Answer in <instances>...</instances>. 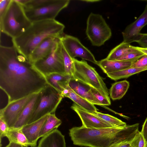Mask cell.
Masks as SVG:
<instances>
[{"instance_id":"1","label":"cell","mask_w":147,"mask_h":147,"mask_svg":"<svg viewBox=\"0 0 147 147\" xmlns=\"http://www.w3.org/2000/svg\"><path fill=\"white\" fill-rule=\"evenodd\" d=\"M13 46H0V88L8 103L37 93L48 85L45 77Z\"/></svg>"},{"instance_id":"2","label":"cell","mask_w":147,"mask_h":147,"mask_svg":"<svg viewBox=\"0 0 147 147\" xmlns=\"http://www.w3.org/2000/svg\"><path fill=\"white\" fill-rule=\"evenodd\" d=\"M139 123L121 127L88 128L83 125L69 129V134L75 145L89 147H113L129 142L139 131Z\"/></svg>"},{"instance_id":"3","label":"cell","mask_w":147,"mask_h":147,"mask_svg":"<svg viewBox=\"0 0 147 147\" xmlns=\"http://www.w3.org/2000/svg\"><path fill=\"white\" fill-rule=\"evenodd\" d=\"M65 27L64 24L55 19L32 22L24 32L12 39L13 46L28 60L32 52L43 40L49 36L60 38Z\"/></svg>"},{"instance_id":"4","label":"cell","mask_w":147,"mask_h":147,"mask_svg":"<svg viewBox=\"0 0 147 147\" xmlns=\"http://www.w3.org/2000/svg\"><path fill=\"white\" fill-rule=\"evenodd\" d=\"M32 24L23 6L16 0H11L5 11L0 17L1 32L12 39L24 32Z\"/></svg>"},{"instance_id":"5","label":"cell","mask_w":147,"mask_h":147,"mask_svg":"<svg viewBox=\"0 0 147 147\" xmlns=\"http://www.w3.org/2000/svg\"><path fill=\"white\" fill-rule=\"evenodd\" d=\"M69 2V0H28L23 7L26 16L32 23L55 20Z\"/></svg>"},{"instance_id":"6","label":"cell","mask_w":147,"mask_h":147,"mask_svg":"<svg viewBox=\"0 0 147 147\" xmlns=\"http://www.w3.org/2000/svg\"><path fill=\"white\" fill-rule=\"evenodd\" d=\"M74 69L72 77L98 90L109 99V90L101 77L95 69L84 60L73 59Z\"/></svg>"},{"instance_id":"7","label":"cell","mask_w":147,"mask_h":147,"mask_svg":"<svg viewBox=\"0 0 147 147\" xmlns=\"http://www.w3.org/2000/svg\"><path fill=\"white\" fill-rule=\"evenodd\" d=\"M62 45L59 38H57L50 53L32 64L34 67L45 77L54 73L66 74Z\"/></svg>"},{"instance_id":"8","label":"cell","mask_w":147,"mask_h":147,"mask_svg":"<svg viewBox=\"0 0 147 147\" xmlns=\"http://www.w3.org/2000/svg\"><path fill=\"white\" fill-rule=\"evenodd\" d=\"M39 102L28 124L36 121L48 114L55 113L63 98L61 94L48 84L40 91Z\"/></svg>"},{"instance_id":"9","label":"cell","mask_w":147,"mask_h":147,"mask_svg":"<svg viewBox=\"0 0 147 147\" xmlns=\"http://www.w3.org/2000/svg\"><path fill=\"white\" fill-rule=\"evenodd\" d=\"M86 33L92 45L97 47L104 45L112 36L111 30L102 16L92 13L87 20Z\"/></svg>"},{"instance_id":"10","label":"cell","mask_w":147,"mask_h":147,"mask_svg":"<svg viewBox=\"0 0 147 147\" xmlns=\"http://www.w3.org/2000/svg\"><path fill=\"white\" fill-rule=\"evenodd\" d=\"M59 39L64 48L72 59L78 57L98 65V61L92 53L83 45L77 38L67 34H63Z\"/></svg>"},{"instance_id":"11","label":"cell","mask_w":147,"mask_h":147,"mask_svg":"<svg viewBox=\"0 0 147 147\" xmlns=\"http://www.w3.org/2000/svg\"><path fill=\"white\" fill-rule=\"evenodd\" d=\"M35 94L7 103L1 109L0 118L6 123L9 128L13 126L25 106Z\"/></svg>"},{"instance_id":"12","label":"cell","mask_w":147,"mask_h":147,"mask_svg":"<svg viewBox=\"0 0 147 147\" xmlns=\"http://www.w3.org/2000/svg\"><path fill=\"white\" fill-rule=\"evenodd\" d=\"M147 24V4L143 12L134 22L128 25L122 32L124 42L130 44L139 39L142 28Z\"/></svg>"},{"instance_id":"13","label":"cell","mask_w":147,"mask_h":147,"mask_svg":"<svg viewBox=\"0 0 147 147\" xmlns=\"http://www.w3.org/2000/svg\"><path fill=\"white\" fill-rule=\"evenodd\" d=\"M71 108L80 117L82 122V125L86 128H102L114 127L92 114L75 103L72 104Z\"/></svg>"},{"instance_id":"14","label":"cell","mask_w":147,"mask_h":147,"mask_svg":"<svg viewBox=\"0 0 147 147\" xmlns=\"http://www.w3.org/2000/svg\"><path fill=\"white\" fill-rule=\"evenodd\" d=\"M49 114L37 120L27 124L21 128L22 131L26 138L31 147H36L37 140L41 128Z\"/></svg>"},{"instance_id":"15","label":"cell","mask_w":147,"mask_h":147,"mask_svg":"<svg viewBox=\"0 0 147 147\" xmlns=\"http://www.w3.org/2000/svg\"><path fill=\"white\" fill-rule=\"evenodd\" d=\"M57 38H59L54 36L46 38L34 49L28 60L33 64L47 56L51 51L54 43Z\"/></svg>"},{"instance_id":"16","label":"cell","mask_w":147,"mask_h":147,"mask_svg":"<svg viewBox=\"0 0 147 147\" xmlns=\"http://www.w3.org/2000/svg\"><path fill=\"white\" fill-rule=\"evenodd\" d=\"M40 91L35 93L27 103L12 127L20 128L28 123L39 101Z\"/></svg>"},{"instance_id":"17","label":"cell","mask_w":147,"mask_h":147,"mask_svg":"<svg viewBox=\"0 0 147 147\" xmlns=\"http://www.w3.org/2000/svg\"><path fill=\"white\" fill-rule=\"evenodd\" d=\"M69 85L76 94L94 105H100L98 102L92 95L91 87L72 77Z\"/></svg>"},{"instance_id":"18","label":"cell","mask_w":147,"mask_h":147,"mask_svg":"<svg viewBox=\"0 0 147 147\" xmlns=\"http://www.w3.org/2000/svg\"><path fill=\"white\" fill-rule=\"evenodd\" d=\"M37 147H66L65 137L57 129L43 137Z\"/></svg>"},{"instance_id":"19","label":"cell","mask_w":147,"mask_h":147,"mask_svg":"<svg viewBox=\"0 0 147 147\" xmlns=\"http://www.w3.org/2000/svg\"><path fill=\"white\" fill-rule=\"evenodd\" d=\"M62 97L68 98L75 103L89 112L98 111V109L94 105L76 94L69 86V85L61 92Z\"/></svg>"},{"instance_id":"20","label":"cell","mask_w":147,"mask_h":147,"mask_svg":"<svg viewBox=\"0 0 147 147\" xmlns=\"http://www.w3.org/2000/svg\"><path fill=\"white\" fill-rule=\"evenodd\" d=\"M134 62L109 60L105 58L98 61L97 65L107 74L130 67Z\"/></svg>"},{"instance_id":"21","label":"cell","mask_w":147,"mask_h":147,"mask_svg":"<svg viewBox=\"0 0 147 147\" xmlns=\"http://www.w3.org/2000/svg\"><path fill=\"white\" fill-rule=\"evenodd\" d=\"M72 77L66 74L54 73L46 76L45 78L48 84L61 94L69 85Z\"/></svg>"},{"instance_id":"22","label":"cell","mask_w":147,"mask_h":147,"mask_svg":"<svg viewBox=\"0 0 147 147\" xmlns=\"http://www.w3.org/2000/svg\"><path fill=\"white\" fill-rule=\"evenodd\" d=\"M138 51L134 46L123 41L110 51L106 59L109 60H116L129 53Z\"/></svg>"},{"instance_id":"23","label":"cell","mask_w":147,"mask_h":147,"mask_svg":"<svg viewBox=\"0 0 147 147\" xmlns=\"http://www.w3.org/2000/svg\"><path fill=\"white\" fill-rule=\"evenodd\" d=\"M129 86V82L126 80L115 82L110 88V97L113 100L121 99L125 94Z\"/></svg>"},{"instance_id":"24","label":"cell","mask_w":147,"mask_h":147,"mask_svg":"<svg viewBox=\"0 0 147 147\" xmlns=\"http://www.w3.org/2000/svg\"><path fill=\"white\" fill-rule=\"evenodd\" d=\"M22 128H9L5 136L9 142H14L23 145L24 147L31 146L24 134L22 130Z\"/></svg>"},{"instance_id":"25","label":"cell","mask_w":147,"mask_h":147,"mask_svg":"<svg viewBox=\"0 0 147 147\" xmlns=\"http://www.w3.org/2000/svg\"><path fill=\"white\" fill-rule=\"evenodd\" d=\"M147 70V67L141 68L129 67L120 71L107 74V76L112 80L117 81L126 78L134 74Z\"/></svg>"},{"instance_id":"26","label":"cell","mask_w":147,"mask_h":147,"mask_svg":"<svg viewBox=\"0 0 147 147\" xmlns=\"http://www.w3.org/2000/svg\"><path fill=\"white\" fill-rule=\"evenodd\" d=\"M61 123V121L56 117L55 113L49 114L41 128L39 138L45 136L54 129H57Z\"/></svg>"},{"instance_id":"27","label":"cell","mask_w":147,"mask_h":147,"mask_svg":"<svg viewBox=\"0 0 147 147\" xmlns=\"http://www.w3.org/2000/svg\"><path fill=\"white\" fill-rule=\"evenodd\" d=\"M89 112L114 127H123L127 125L125 122L108 114L102 113L98 111Z\"/></svg>"},{"instance_id":"28","label":"cell","mask_w":147,"mask_h":147,"mask_svg":"<svg viewBox=\"0 0 147 147\" xmlns=\"http://www.w3.org/2000/svg\"><path fill=\"white\" fill-rule=\"evenodd\" d=\"M62 50L65 73L66 74L72 76L74 69L73 59L69 56L62 44Z\"/></svg>"},{"instance_id":"29","label":"cell","mask_w":147,"mask_h":147,"mask_svg":"<svg viewBox=\"0 0 147 147\" xmlns=\"http://www.w3.org/2000/svg\"><path fill=\"white\" fill-rule=\"evenodd\" d=\"M90 89L92 95L98 100L100 105H110L111 102L110 99L104 96L95 88L91 87Z\"/></svg>"},{"instance_id":"30","label":"cell","mask_w":147,"mask_h":147,"mask_svg":"<svg viewBox=\"0 0 147 147\" xmlns=\"http://www.w3.org/2000/svg\"><path fill=\"white\" fill-rule=\"evenodd\" d=\"M144 55V53L138 50L137 51L129 53L117 60L128 62H135Z\"/></svg>"},{"instance_id":"31","label":"cell","mask_w":147,"mask_h":147,"mask_svg":"<svg viewBox=\"0 0 147 147\" xmlns=\"http://www.w3.org/2000/svg\"><path fill=\"white\" fill-rule=\"evenodd\" d=\"M129 143L131 147H144L146 142L141 132L139 131Z\"/></svg>"},{"instance_id":"32","label":"cell","mask_w":147,"mask_h":147,"mask_svg":"<svg viewBox=\"0 0 147 147\" xmlns=\"http://www.w3.org/2000/svg\"><path fill=\"white\" fill-rule=\"evenodd\" d=\"M147 67V55H144L134 62L130 67L141 68Z\"/></svg>"},{"instance_id":"33","label":"cell","mask_w":147,"mask_h":147,"mask_svg":"<svg viewBox=\"0 0 147 147\" xmlns=\"http://www.w3.org/2000/svg\"><path fill=\"white\" fill-rule=\"evenodd\" d=\"M9 128V127L3 119L0 118V147H1V138L5 136Z\"/></svg>"},{"instance_id":"34","label":"cell","mask_w":147,"mask_h":147,"mask_svg":"<svg viewBox=\"0 0 147 147\" xmlns=\"http://www.w3.org/2000/svg\"><path fill=\"white\" fill-rule=\"evenodd\" d=\"M11 0H0V17L3 14L6 10Z\"/></svg>"},{"instance_id":"35","label":"cell","mask_w":147,"mask_h":147,"mask_svg":"<svg viewBox=\"0 0 147 147\" xmlns=\"http://www.w3.org/2000/svg\"><path fill=\"white\" fill-rule=\"evenodd\" d=\"M136 42L142 47L147 48V33H141L139 39Z\"/></svg>"},{"instance_id":"36","label":"cell","mask_w":147,"mask_h":147,"mask_svg":"<svg viewBox=\"0 0 147 147\" xmlns=\"http://www.w3.org/2000/svg\"><path fill=\"white\" fill-rule=\"evenodd\" d=\"M141 132L145 140L146 143H147V117L142 125Z\"/></svg>"},{"instance_id":"37","label":"cell","mask_w":147,"mask_h":147,"mask_svg":"<svg viewBox=\"0 0 147 147\" xmlns=\"http://www.w3.org/2000/svg\"><path fill=\"white\" fill-rule=\"evenodd\" d=\"M113 147H131L129 142H123L118 144Z\"/></svg>"},{"instance_id":"38","label":"cell","mask_w":147,"mask_h":147,"mask_svg":"<svg viewBox=\"0 0 147 147\" xmlns=\"http://www.w3.org/2000/svg\"><path fill=\"white\" fill-rule=\"evenodd\" d=\"M5 147H24L21 144L14 142H9V144Z\"/></svg>"},{"instance_id":"39","label":"cell","mask_w":147,"mask_h":147,"mask_svg":"<svg viewBox=\"0 0 147 147\" xmlns=\"http://www.w3.org/2000/svg\"><path fill=\"white\" fill-rule=\"evenodd\" d=\"M134 47L136 49L142 52L145 55H147V48L135 46Z\"/></svg>"},{"instance_id":"40","label":"cell","mask_w":147,"mask_h":147,"mask_svg":"<svg viewBox=\"0 0 147 147\" xmlns=\"http://www.w3.org/2000/svg\"><path fill=\"white\" fill-rule=\"evenodd\" d=\"M86 1L87 2H97V1H100V0H83V1Z\"/></svg>"},{"instance_id":"41","label":"cell","mask_w":147,"mask_h":147,"mask_svg":"<svg viewBox=\"0 0 147 147\" xmlns=\"http://www.w3.org/2000/svg\"><path fill=\"white\" fill-rule=\"evenodd\" d=\"M144 147H147V143L145 144Z\"/></svg>"}]
</instances>
